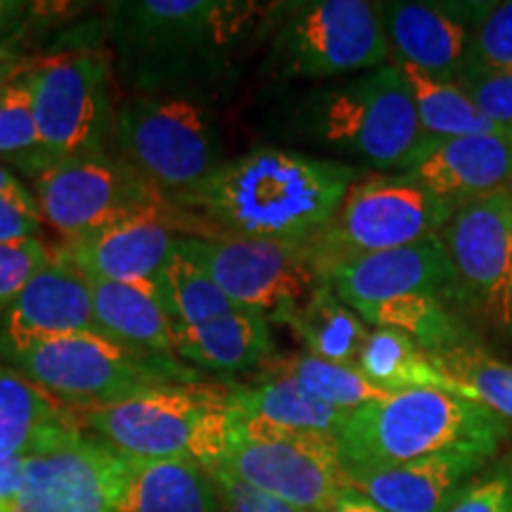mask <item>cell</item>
Segmentation results:
<instances>
[{
  "label": "cell",
  "instance_id": "5",
  "mask_svg": "<svg viewBox=\"0 0 512 512\" xmlns=\"http://www.w3.org/2000/svg\"><path fill=\"white\" fill-rule=\"evenodd\" d=\"M81 427L138 460H192L214 470L228 453L238 418L228 392L178 384L117 403L76 408Z\"/></svg>",
  "mask_w": 512,
  "mask_h": 512
},
{
  "label": "cell",
  "instance_id": "43",
  "mask_svg": "<svg viewBox=\"0 0 512 512\" xmlns=\"http://www.w3.org/2000/svg\"><path fill=\"white\" fill-rule=\"evenodd\" d=\"M24 482V460H0V510L15 501Z\"/></svg>",
  "mask_w": 512,
  "mask_h": 512
},
{
  "label": "cell",
  "instance_id": "6",
  "mask_svg": "<svg viewBox=\"0 0 512 512\" xmlns=\"http://www.w3.org/2000/svg\"><path fill=\"white\" fill-rule=\"evenodd\" d=\"M10 366L76 408L202 380L200 370L178 356L128 347L98 332L48 339L12 358Z\"/></svg>",
  "mask_w": 512,
  "mask_h": 512
},
{
  "label": "cell",
  "instance_id": "22",
  "mask_svg": "<svg viewBox=\"0 0 512 512\" xmlns=\"http://www.w3.org/2000/svg\"><path fill=\"white\" fill-rule=\"evenodd\" d=\"M76 430L81 422L69 403L0 366V460H24Z\"/></svg>",
  "mask_w": 512,
  "mask_h": 512
},
{
  "label": "cell",
  "instance_id": "25",
  "mask_svg": "<svg viewBox=\"0 0 512 512\" xmlns=\"http://www.w3.org/2000/svg\"><path fill=\"white\" fill-rule=\"evenodd\" d=\"M228 403L240 422L275 432H313L339 437L349 420V413L313 399L283 377L264 375L259 382L233 389L228 392Z\"/></svg>",
  "mask_w": 512,
  "mask_h": 512
},
{
  "label": "cell",
  "instance_id": "39",
  "mask_svg": "<svg viewBox=\"0 0 512 512\" xmlns=\"http://www.w3.org/2000/svg\"><path fill=\"white\" fill-rule=\"evenodd\" d=\"M41 221L36 195H0V245L38 240L41 238Z\"/></svg>",
  "mask_w": 512,
  "mask_h": 512
},
{
  "label": "cell",
  "instance_id": "13",
  "mask_svg": "<svg viewBox=\"0 0 512 512\" xmlns=\"http://www.w3.org/2000/svg\"><path fill=\"white\" fill-rule=\"evenodd\" d=\"M36 204L41 219L67 242L91 238L117 223L174 207L110 152L50 166L36 178Z\"/></svg>",
  "mask_w": 512,
  "mask_h": 512
},
{
  "label": "cell",
  "instance_id": "10",
  "mask_svg": "<svg viewBox=\"0 0 512 512\" xmlns=\"http://www.w3.org/2000/svg\"><path fill=\"white\" fill-rule=\"evenodd\" d=\"M214 470L304 512H328L351 489L337 437L275 432L240 420Z\"/></svg>",
  "mask_w": 512,
  "mask_h": 512
},
{
  "label": "cell",
  "instance_id": "3",
  "mask_svg": "<svg viewBox=\"0 0 512 512\" xmlns=\"http://www.w3.org/2000/svg\"><path fill=\"white\" fill-rule=\"evenodd\" d=\"M268 128L290 145L330 152L377 171L406 174L432 143L396 64L280 100Z\"/></svg>",
  "mask_w": 512,
  "mask_h": 512
},
{
  "label": "cell",
  "instance_id": "32",
  "mask_svg": "<svg viewBox=\"0 0 512 512\" xmlns=\"http://www.w3.org/2000/svg\"><path fill=\"white\" fill-rule=\"evenodd\" d=\"M155 285L174 328L207 323L238 309L209 278V273L178 247V242L174 254L159 271Z\"/></svg>",
  "mask_w": 512,
  "mask_h": 512
},
{
  "label": "cell",
  "instance_id": "16",
  "mask_svg": "<svg viewBox=\"0 0 512 512\" xmlns=\"http://www.w3.org/2000/svg\"><path fill=\"white\" fill-rule=\"evenodd\" d=\"M98 332L88 278L72 264L50 259L0 313V358L10 363L48 339Z\"/></svg>",
  "mask_w": 512,
  "mask_h": 512
},
{
  "label": "cell",
  "instance_id": "19",
  "mask_svg": "<svg viewBox=\"0 0 512 512\" xmlns=\"http://www.w3.org/2000/svg\"><path fill=\"white\" fill-rule=\"evenodd\" d=\"M171 211L145 214L117 223L100 233L67 242L57 256L88 278L126 285H155L178 235L171 228Z\"/></svg>",
  "mask_w": 512,
  "mask_h": 512
},
{
  "label": "cell",
  "instance_id": "29",
  "mask_svg": "<svg viewBox=\"0 0 512 512\" xmlns=\"http://www.w3.org/2000/svg\"><path fill=\"white\" fill-rule=\"evenodd\" d=\"M358 316L373 328L401 332L427 354H444L475 342L458 313L439 294H408V297L389 299L370 306Z\"/></svg>",
  "mask_w": 512,
  "mask_h": 512
},
{
  "label": "cell",
  "instance_id": "17",
  "mask_svg": "<svg viewBox=\"0 0 512 512\" xmlns=\"http://www.w3.org/2000/svg\"><path fill=\"white\" fill-rule=\"evenodd\" d=\"M320 280L356 313L408 294L448 297L456 290V271L439 238L339 261L325 268Z\"/></svg>",
  "mask_w": 512,
  "mask_h": 512
},
{
  "label": "cell",
  "instance_id": "23",
  "mask_svg": "<svg viewBox=\"0 0 512 512\" xmlns=\"http://www.w3.org/2000/svg\"><path fill=\"white\" fill-rule=\"evenodd\" d=\"M273 349L271 323L242 309L190 328H174V354L190 368L209 373H242L264 366Z\"/></svg>",
  "mask_w": 512,
  "mask_h": 512
},
{
  "label": "cell",
  "instance_id": "20",
  "mask_svg": "<svg viewBox=\"0 0 512 512\" xmlns=\"http://www.w3.org/2000/svg\"><path fill=\"white\" fill-rule=\"evenodd\" d=\"M401 176L451 204L510 190L512 128L437 140Z\"/></svg>",
  "mask_w": 512,
  "mask_h": 512
},
{
  "label": "cell",
  "instance_id": "1",
  "mask_svg": "<svg viewBox=\"0 0 512 512\" xmlns=\"http://www.w3.org/2000/svg\"><path fill=\"white\" fill-rule=\"evenodd\" d=\"M275 3L117 0L107 31L119 81L133 95L204 100L235 74V57L271 27Z\"/></svg>",
  "mask_w": 512,
  "mask_h": 512
},
{
  "label": "cell",
  "instance_id": "12",
  "mask_svg": "<svg viewBox=\"0 0 512 512\" xmlns=\"http://www.w3.org/2000/svg\"><path fill=\"white\" fill-rule=\"evenodd\" d=\"M31 102L50 164L107 152L114 124L110 60L100 50H72L36 60L29 69Z\"/></svg>",
  "mask_w": 512,
  "mask_h": 512
},
{
  "label": "cell",
  "instance_id": "7",
  "mask_svg": "<svg viewBox=\"0 0 512 512\" xmlns=\"http://www.w3.org/2000/svg\"><path fill=\"white\" fill-rule=\"evenodd\" d=\"M264 72L275 81H325L392 60L382 12L366 0L275 3Z\"/></svg>",
  "mask_w": 512,
  "mask_h": 512
},
{
  "label": "cell",
  "instance_id": "14",
  "mask_svg": "<svg viewBox=\"0 0 512 512\" xmlns=\"http://www.w3.org/2000/svg\"><path fill=\"white\" fill-rule=\"evenodd\" d=\"M439 240L456 271V294L494 328L512 332V192L456 204Z\"/></svg>",
  "mask_w": 512,
  "mask_h": 512
},
{
  "label": "cell",
  "instance_id": "27",
  "mask_svg": "<svg viewBox=\"0 0 512 512\" xmlns=\"http://www.w3.org/2000/svg\"><path fill=\"white\" fill-rule=\"evenodd\" d=\"M285 325L299 337L309 356L344 366H356L358 351L370 332L366 320L339 302L325 283L316 287Z\"/></svg>",
  "mask_w": 512,
  "mask_h": 512
},
{
  "label": "cell",
  "instance_id": "26",
  "mask_svg": "<svg viewBox=\"0 0 512 512\" xmlns=\"http://www.w3.org/2000/svg\"><path fill=\"white\" fill-rule=\"evenodd\" d=\"M88 285L102 335L128 347L176 356L174 323L159 299L157 285H126L98 278H88Z\"/></svg>",
  "mask_w": 512,
  "mask_h": 512
},
{
  "label": "cell",
  "instance_id": "46",
  "mask_svg": "<svg viewBox=\"0 0 512 512\" xmlns=\"http://www.w3.org/2000/svg\"><path fill=\"white\" fill-rule=\"evenodd\" d=\"M510 192H512V188H510Z\"/></svg>",
  "mask_w": 512,
  "mask_h": 512
},
{
  "label": "cell",
  "instance_id": "36",
  "mask_svg": "<svg viewBox=\"0 0 512 512\" xmlns=\"http://www.w3.org/2000/svg\"><path fill=\"white\" fill-rule=\"evenodd\" d=\"M444 512H512V460L472 477Z\"/></svg>",
  "mask_w": 512,
  "mask_h": 512
},
{
  "label": "cell",
  "instance_id": "9",
  "mask_svg": "<svg viewBox=\"0 0 512 512\" xmlns=\"http://www.w3.org/2000/svg\"><path fill=\"white\" fill-rule=\"evenodd\" d=\"M456 204L406 176H363L351 185L328 228L309 242L318 273L339 261L439 238Z\"/></svg>",
  "mask_w": 512,
  "mask_h": 512
},
{
  "label": "cell",
  "instance_id": "33",
  "mask_svg": "<svg viewBox=\"0 0 512 512\" xmlns=\"http://www.w3.org/2000/svg\"><path fill=\"white\" fill-rule=\"evenodd\" d=\"M430 356L460 396L489 408L498 418L512 420V363L486 354L475 342Z\"/></svg>",
  "mask_w": 512,
  "mask_h": 512
},
{
  "label": "cell",
  "instance_id": "30",
  "mask_svg": "<svg viewBox=\"0 0 512 512\" xmlns=\"http://www.w3.org/2000/svg\"><path fill=\"white\" fill-rule=\"evenodd\" d=\"M266 377H283L297 384L313 399L328 403L344 413H354L373 401L387 399L389 392L375 387L356 366L330 363L323 358L299 354L290 358H275L264 363Z\"/></svg>",
  "mask_w": 512,
  "mask_h": 512
},
{
  "label": "cell",
  "instance_id": "34",
  "mask_svg": "<svg viewBox=\"0 0 512 512\" xmlns=\"http://www.w3.org/2000/svg\"><path fill=\"white\" fill-rule=\"evenodd\" d=\"M29 72L17 76L0 93V164L17 169L19 174L36 178L50 169V159L43 150L41 136L31 102Z\"/></svg>",
  "mask_w": 512,
  "mask_h": 512
},
{
  "label": "cell",
  "instance_id": "11",
  "mask_svg": "<svg viewBox=\"0 0 512 512\" xmlns=\"http://www.w3.org/2000/svg\"><path fill=\"white\" fill-rule=\"evenodd\" d=\"M178 247L209 273L233 306L268 323L285 325L323 283L309 245L185 235Z\"/></svg>",
  "mask_w": 512,
  "mask_h": 512
},
{
  "label": "cell",
  "instance_id": "28",
  "mask_svg": "<svg viewBox=\"0 0 512 512\" xmlns=\"http://www.w3.org/2000/svg\"><path fill=\"white\" fill-rule=\"evenodd\" d=\"M356 368L389 394L403 389H441L458 394L456 384L434 366L432 356L396 330H370L356 356Z\"/></svg>",
  "mask_w": 512,
  "mask_h": 512
},
{
  "label": "cell",
  "instance_id": "31",
  "mask_svg": "<svg viewBox=\"0 0 512 512\" xmlns=\"http://www.w3.org/2000/svg\"><path fill=\"white\" fill-rule=\"evenodd\" d=\"M396 67L401 69L403 79L411 88L422 133L430 143L460 136H477V133L501 128L491 124L456 83L434 79V76H427L411 64H396Z\"/></svg>",
  "mask_w": 512,
  "mask_h": 512
},
{
  "label": "cell",
  "instance_id": "38",
  "mask_svg": "<svg viewBox=\"0 0 512 512\" xmlns=\"http://www.w3.org/2000/svg\"><path fill=\"white\" fill-rule=\"evenodd\" d=\"M456 86L494 126L512 128V72L472 76L465 74Z\"/></svg>",
  "mask_w": 512,
  "mask_h": 512
},
{
  "label": "cell",
  "instance_id": "21",
  "mask_svg": "<svg viewBox=\"0 0 512 512\" xmlns=\"http://www.w3.org/2000/svg\"><path fill=\"white\" fill-rule=\"evenodd\" d=\"M486 463L489 458L479 453L451 451L403 465L349 470V482L384 512H444Z\"/></svg>",
  "mask_w": 512,
  "mask_h": 512
},
{
  "label": "cell",
  "instance_id": "24",
  "mask_svg": "<svg viewBox=\"0 0 512 512\" xmlns=\"http://www.w3.org/2000/svg\"><path fill=\"white\" fill-rule=\"evenodd\" d=\"M119 512H223V503L207 467L131 458Z\"/></svg>",
  "mask_w": 512,
  "mask_h": 512
},
{
  "label": "cell",
  "instance_id": "4",
  "mask_svg": "<svg viewBox=\"0 0 512 512\" xmlns=\"http://www.w3.org/2000/svg\"><path fill=\"white\" fill-rule=\"evenodd\" d=\"M508 434V420L465 396L403 389L349 413L337 441L349 470H370L451 451L491 458Z\"/></svg>",
  "mask_w": 512,
  "mask_h": 512
},
{
  "label": "cell",
  "instance_id": "41",
  "mask_svg": "<svg viewBox=\"0 0 512 512\" xmlns=\"http://www.w3.org/2000/svg\"><path fill=\"white\" fill-rule=\"evenodd\" d=\"M36 3H24V0H0V46H10L19 31L29 24L36 15Z\"/></svg>",
  "mask_w": 512,
  "mask_h": 512
},
{
  "label": "cell",
  "instance_id": "35",
  "mask_svg": "<svg viewBox=\"0 0 512 512\" xmlns=\"http://www.w3.org/2000/svg\"><path fill=\"white\" fill-rule=\"evenodd\" d=\"M512 72V0L484 3L475 27L463 74L486 76Z\"/></svg>",
  "mask_w": 512,
  "mask_h": 512
},
{
  "label": "cell",
  "instance_id": "45",
  "mask_svg": "<svg viewBox=\"0 0 512 512\" xmlns=\"http://www.w3.org/2000/svg\"><path fill=\"white\" fill-rule=\"evenodd\" d=\"M0 195H10V197H31L34 192H31L27 185H24L19 178L12 174L10 169H5L3 164H0Z\"/></svg>",
  "mask_w": 512,
  "mask_h": 512
},
{
  "label": "cell",
  "instance_id": "15",
  "mask_svg": "<svg viewBox=\"0 0 512 512\" xmlns=\"http://www.w3.org/2000/svg\"><path fill=\"white\" fill-rule=\"evenodd\" d=\"M131 456L76 430L24 458V482L3 512H119Z\"/></svg>",
  "mask_w": 512,
  "mask_h": 512
},
{
  "label": "cell",
  "instance_id": "2",
  "mask_svg": "<svg viewBox=\"0 0 512 512\" xmlns=\"http://www.w3.org/2000/svg\"><path fill=\"white\" fill-rule=\"evenodd\" d=\"M366 171L294 150L261 145L228 159L185 195L183 209L197 211L211 235L309 245L335 219L347 190Z\"/></svg>",
  "mask_w": 512,
  "mask_h": 512
},
{
  "label": "cell",
  "instance_id": "44",
  "mask_svg": "<svg viewBox=\"0 0 512 512\" xmlns=\"http://www.w3.org/2000/svg\"><path fill=\"white\" fill-rule=\"evenodd\" d=\"M328 512H384V510L377 508L373 501H368V498L358 494V491L349 489L347 494L339 498Z\"/></svg>",
  "mask_w": 512,
  "mask_h": 512
},
{
  "label": "cell",
  "instance_id": "47",
  "mask_svg": "<svg viewBox=\"0 0 512 512\" xmlns=\"http://www.w3.org/2000/svg\"><path fill=\"white\" fill-rule=\"evenodd\" d=\"M0 512H3V510H0Z\"/></svg>",
  "mask_w": 512,
  "mask_h": 512
},
{
  "label": "cell",
  "instance_id": "18",
  "mask_svg": "<svg viewBox=\"0 0 512 512\" xmlns=\"http://www.w3.org/2000/svg\"><path fill=\"white\" fill-rule=\"evenodd\" d=\"M484 3H382V24L394 64L456 83L463 74Z\"/></svg>",
  "mask_w": 512,
  "mask_h": 512
},
{
  "label": "cell",
  "instance_id": "42",
  "mask_svg": "<svg viewBox=\"0 0 512 512\" xmlns=\"http://www.w3.org/2000/svg\"><path fill=\"white\" fill-rule=\"evenodd\" d=\"M34 62L36 60H31V57L24 55L22 50H17L12 43L10 46H0V93H3L17 76L29 72V69L34 67Z\"/></svg>",
  "mask_w": 512,
  "mask_h": 512
},
{
  "label": "cell",
  "instance_id": "37",
  "mask_svg": "<svg viewBox=\"0 0 512 512\" xmlns=\"http://www.w3.org/2000/svg\"><path fill=\"white\" fill-rule=\"evenodd\" d=\"M50 259H53V254L48 252L46 242L41 238L15 242V245H0V313L15 302L24 285Z\"/></svg>",
  "mask_w": 512,
  "mask_h": 512
},
{
  "label": "cell",
  "instance_id": "8",
  "mask_svg": "<svg viewBox=\"0 0 512 512\" xmlns=\"http://www.w3.org/2000/svg\"><path fill=\"white\" fill-rule=\"evenodd\" d=\"M119 159L171 204L209 181L223 164L216 119L204 100L131 95L114 112Z\"/></svg>",
  "mask_w": 512,
  "mask_h": 512
},
{
  "label": "cell",
  "instance_id": "40",
  "mask_svg": "<svg viewBox=\"0 0 512 512\" xmlns=\"http://www.w3.org/2000/svg\"><path fill=\"white\" fill-rule=\"evenodd\" d=\"M216 486H219V496L223 503V512H304L292 508L278 498H271L252 486L238 482V479L223 475V472H211Z\"/></svg>",
  "mask_w": 512,
  "mask_h": 512
}]
</instances>
